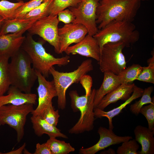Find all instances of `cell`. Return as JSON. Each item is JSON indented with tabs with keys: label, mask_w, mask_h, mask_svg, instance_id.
Instances as JSON below:
<instances>
[{
	"label": "cell",
	"mask_w": 154,
	"mask_h": 154,
	"mask_svg": "<svg viewBox=\"0 0 154 154\" xmlns=\"http://www.w3.org/2000/svg\"><path fill=\"white\" fill-rule=\"evenodd\" d=\"M141 5L138 0H100L96 10L99 30L114 20L132 22Z\"/></svg>",
	"instance_id": "6da1fadb"
},
{
	"label": "cell",
	"mask_w": 154,
	"mask_h": 154,
	"mask_svg": "<svg viewBox=\"0 0 154 154\" xmlns=\"http://www.w3.org/2000/svg\"><path fill=\"white\" fill-rule=\"evenodd\" d=\"M8 69L11 85L25 93H31L37 79L29 56L21 47L11 57Z\"/></svg>",
	"instance_id": "7a4b0ae2"
},
{
	"label": "cell",
	"mask_w": 154,
	"mask_h": 154,
	"mask_svg": "<svg viewBox=\"0 0 154 154\" xmlns=\"http://www.w3.org/2000/svg\"><path fill=\"white\" fill-rule=\"evenodd\" d=\"M43 43L42 40H35L32 35L29 33L25 37L21 47L29 56L33 68L46 78L49 76L50 68L55 65L68 64L70 62V57L68 55L61 58L54 57L46 51Z\"/></svg>",
	"instance_id": "3957f363"
},
{
	"label": "cell",
	"mask_w": 154,
	"mask_h": 154,
	"mask_svg": "<svg viewBox=\"0 0 154 154\" xmlns=\"http://www.w3.org/2000/svg\"><path fill=\"white\" fill-rule=\"evenodd\" d=\"M93 36L98 41L101 52L103 46L108 42H122L125 47H129L138 41L140 34L132 22L114 20L98 30Z\"/></svg>",
	"instance_id": "277c9868"
},
{
	"label": "cell",
	"mask_w": 154,
	"mask_h": 154,
	"mask_svg": "<svg viewBox=\"0 0 154 154\" xmlns=\"http://www.w3.org/2000/svg\"><path fill=\"white\" fill-rule=\"evenodd\" d=\"M96 90L94 88L92 90L88 96L85 94L80 96L76 90L69 92L71 106L73 111L80 113L78 122L69 130L70 133L78 134L93 129L95 119L94 101Z\"/></svg>",
	"instance_id": "5b68a950"
},
{
	"label": "cell",
	"mask_w": 154,
	"mask_h": 154,
	"mask_svg": "<svg viewBox=\"0 0 154 154\" xmlns=\"http://www.w3.org/2000/svg\"><path fill=\"white\" fill-rule=\"evenodd\" d=\"M91 59L83 61L77 69L70 72H60L53 66L50 69L49 72L52 76L58 97V108L64 110L66 106V92L68 88L74 83H78L84 75L93 70Z\"/></svg>",
	"instance_id": "8992f818"
},
{
	"label": "cell",
	"mask_w": 154,
	"mask_h": 154,
	"mask_svg": "<svg viewBox=\"0 0 154 154\" xmlns=\"http://www.w3.org/2000/svg\"><path fill=\"white\" fill-rule=\"evenodd\" d=\"M33 105L31 104L18 106L7 104L0 107V125H8L13 129L16 131L18 143L23 137L27 116L34 110Z\"/></svg>",
	"instance_id": "52a82bcc"
},
{
	"label": "cell",
	"mask_w": 154,
	"mask_h": 154,
	"mask_svg": "<svg viewBox=\"0 0 154 154\" xmlns=\"http://www.w3.org/2000/svg\"><path fill=\"white\" fill-rule=\"evenodd\" d=\"M125 47L122 42H108L103 46L98 62L102 72L109 71L118 75L126 68V62L122 50Z\"/></svg>",
	"instance_id": "ba28073f"
},
{
	"label": "cell",
	"mask_w": 154,
	"mask_h": 154,
	"mask_svg": "<svg viewBox=\"0 0 154 154\" xmlns=\"http://www.w3.org/2000/svg\"><path fill=\"white\" fill-rule=\"evenodd\" d=\"M59 22L57 15H49L36 21L27 31L32 35H37L47 42L54 47L55 52L59 54L60 44L58 27Z\"/></svg>",
	"instance_id": "9c48e42d"
},
{
	"label": "cell",
	"mask_w": 154,
	"mask_h": 154,
	"mask_svg": "<svg viewBox=\"0 0 154 154\" xmlns=\"http://www.w3.org/2000/svg\"><path fill=\"white\" fill-rule=\"evenodd\" d=\"M100 0H82L77 6L68 7L75 18L73 23L84 26L88 34L93 36L98 30L96 23V10Z\"/></svg>",
	"instance_id": "30bf717a"
},
{
	"label": "cell",
	"mask_w": 154,
	"mask_h": 154,
	"mask_svg": "<svg viewBox=\"0 0 154 154\" xmlns=\"http://www.w3.org/2000/svg\"><path fill=\"white\" fill-rule=\"evenodd\" d=\"M36 71L38 84L37 88L38 104L31 114L37 116L40 115L45 109L52 106V99L57 96V94L53 80L48 81L40 72Z\"/></svg>",
	"instance_id": "8fae6325"
},
{
	"label": "cell",
	"mask_w": 154,
	"mask_h": 154,
	"mask_svg": "<svg viewBox=\"0 0 154 154\" xmlns=\"http://www.w3.org/2000/svg\"><path fill=\"white\" fill-rule=\"evenodd\" d=\"M87 34V29L80 24L72 23L65 24L62 27L58 28L60 44L59 54L64 52L71 44L79 42Z\"/></svg>",
	"instance_id": "7c38bea8"
},
{
	"label": "cell",
	"mask_w": 154,
	"mask_h": 154,
	"mask_svg": "<svg viewBox=\"0 0 154 154\" xmlns=\"http://www.w3.org/2000/svg\"><path fill=\"white\" fill-rule=\"evenodd\" d=\"M100 135L98 142L88 148L82 147L79 153L82 154H95L113 145L118 144L133 139L131 136H119L116 135L113 130L105 127H100L98 130Z\"/></svg>",
	"instance_id": "4fadbf2b"
},
{
	"label": "cell",
	"mask_w": 154,
	"mask_h": 154,
	"mask_svg": "<svg viewBox=\"0 0 154 154\" xmlns=\"http://www.w3.org/2000/svg\"><path fill=\"white\" fill-rule=\"evenodd\" d=\"M64 52L67 55L78 54L90 57L98 62L100 59L101 51L99 44L93 36L88 34L79 42L69 46Z\"/></svg>",
	"instance_id": "5bb4252c"
},
{
	"label": "cell",
	"mask_w": 154,
	"mask_h": 154,
	"mask_svg": "<svg viewBox=\"0 0 154 154\" xmlns=\"http://www.w3.org/2000/svg\"><path fill=\"white\" fill-rule=\"evenodd\" d=\"M30 27L15 33L0 36V54L7 55L9 58L14 55L21 48L25 38L23 34Z\"/></svg>",
	"instance_id": "9a60e30c"
},
{
	"label": "cell",
	"mask_w": 154,
	"mask_h": 154,
	"mask_svg": "<svg viewBox=\"0 0 154 154\" xmlns=\"http://www.w3.org/2000/svg\"><path fill=\"white\" fill-rule=\"evenodd\" d=\"M7 92V95L0 96V107L7 104L18 106L37 103V96L35 94L24 93L13 85L10 86Z\"/></svg>",
	"instance_id": "2e32d148"
},
{
	"label": "cell",
	"mask_w": 154,
	"mask_h": 154,
	"mask_svg": "<svg viewBox=\"0 0 154 154\" xmlns=\"http://www.w3.org/2000/svg\"><path fill=\"white\" fill-rule=\"evenodd\" d=\"M135 85L134 83L121 84L114 90L106 95L96 108L102 110L110 104L119 100L125 101L132 93Z\"/></svg>",
	"instance_id": "e0dca14e"
},
{
	"label": "cell",
	"mask_w": 154,
	"mask_h": 154,
	"mask_svg": "<svg viewBox=\"0 0 154 154\" xmlns=\"http://www.w3.org/2000/svg\"><path fill=\"white\" fill-rule=\"evenodd\" d=\"M144 89L135 85L133 91L131 96L119 106L108 111L106 112L98 108H94V116L97 118H102L105 117L108 120L109 128L113 130L114 127L112 123V118L118 115L128 104L142 96Z\"/></svg>",
	"instance_id": "ac0fdd59"
},
{
	"label": "cell",
	"mask_w": 154,
	"mask_h": 154,
	"mask_svg": "<svg viewBox=\"0 0 154 154\" xmlns=\"http://www.w3.org/2000/svg\"><path fill=\"white\" fill-rule=\"evenodd\" d=\"M135 139L141 148L138 154H154V131L141 125H137L134 130Z\"/></svg>",
	"instance_id": "d6986e66"
},
{
	"label": "cell",
	"mask_w": 154,
	"mask_h": 154,
	"mask_svg": "<svg viewBox=\"0 0 154 154\" xmlns=\"http://www.w3.org/2000/svg\"><path fill=\"white\" fill-rule=\"evenodd\" d=\"M30 119L34 133L37 136L41 137L45 134L48 135L49 137L68 138L56 126L50 125L40 116L32 115Z\"/></svg>",
	"instance_id": "ffe728a7"
},
{
	"label": "cell",
	"mask_w": 154,
	"mask_h": 154,
	"mask_svg": "<svg viewBox=\"0 0 154 154\" xmlns=\"http://www.w3.org/2000/svg\"><path fill=\"white\" fill-rule=\"evenodd\" d=\"M104 73L102 83L99 88L96 90L94 101V108L106 95L121 84L119 81L117 75L109 71L105 72Z\"/></svg>",
	"instance_id": "44dd1931"
},
{
	"label": "cell",
	"mask_w": 154,
	"mask_h": 154,
	"mask_svg": "<svg viewBox=\"0 0 154 154\" xmlns=\"http://www.w3.org/2000/svg\"><path fill=\"white\" fill-rule=\"evenodd\" d=\"M37 20L15 18L5 20L0 30V36L13 33L30 27Z\"/></svg>",
	"instance_id": "7402d4cb"
},
{
	"label": "cell",
	"mask_w": 154,
	"mask_h": 154,
	"mask_svg": "<svg viewBox=\"0 0 154 154\" xmlns=\"http://www.w3.org/2000/svg\"><path fill=\"white\" fill-rule=\"evenodd\" d=\"M9 58L0 54V96L4 95L11 85L8 69Z\"/></svg>",
	"instance_id": "603a6c76"
},
{
	"label": "cell",
	"mask_w": 154,
	"mask_h": 154,
	"mask_svg": "<svg viewBox=\"0 0 154 154\" xmlns=\"http://www.w3.org/2000/svg\"><path fill=\"white\" fill-rule=\"evenodd\" d=\"M143 67L138 64H133L121 71L117 75L121 84L130 83L137 78L141 72Z\"/></svg>",
	"instance_id": "cb8c5ba5"
},
{
	"label": "cell",
	"mask_w": 154,
	"mask_h": 154,
	"mask_svg": "<svg viewBox=\"0 0 154 154\" xmlns=\"http://www.w3.org/2000/svg\"><path fill=\"white\" fill-rule=\"evenodd\" d=\"M46 142L52 154H68L75 151L70 143L58 140L56 137H49Z\"/></svg>",
	"instance_id": "d4e9b609"
},
{
	"label": "cell",
	"mask_w": 154,
	"mask_h": 154,
	"mask_svg": "<svg viewBox=\"0 0 154 154\" xmlns=\"http://www.w3.org/2000/svg\"><path fill=\"white\" fill-rule=\"evenodd\" d=\"M53 0H45L39 6L20 18L37 21L49 15V8Z\"/></svg>",
	"instance_id": "484cf974"
},
{
	"label": "cell",
	"mask_w": 154,
	"mask_h": 154,
	"mask_svg": "<svg viewBox=\"0 0 154 154\" xmlns=\"http://www.w3.org/2000/svg\"><path fill=\"white\" fill-rule=\"evenodd\" d=\"M24 3L22 0L17 3H13L6 0L0 1V16L5 20L14 19L16 10Z\"/></svg>",
	"instance_id": "4316f807"
},
{
	"label": "cell",
	"mask_w": 154,
	"mask_h": 154,
	"mask_svg": "<svg viewBox=\"0 0 154 154\" xmlns=\"http://www.w3.org/2000/svg\"><path fill=\"white\" fill-rule=\"evenodd\" d=\"M153 90L154 87L152 86H149L144 89L143 93L140 99L130 105L129 110L132 113L136 116L138 115L140 113V109L143 106L152 102L154 97L151 98V95Z\"/></svg>",
	"instance_id": "83f0119b"
},
{
	"label": "cell",
	"mask_w": 154,
	"mask_h": 154,
	"mask_svg": "<svg viewBox=\"0 0 154 154\" xmlns=\"http://www.w3.org/2000/svg\"><path fill=\"white\" fill-rule=\"evenodd\" d=\"M152 56L147 61L148 66L143 67V70L136 80L154 84V53L152 51Z\"/></svg>",
	"instance_id": "f1b7e54d"
},
{
	"label": "cell",
	"mask_w": 154,
	"mask_h": 154,
	"mask_svg": "<svg viewBox=\"0 0 154 154\" xmlns=\"http://www.w3.org/2000/svg\"><path fill=\"white\" fill-rule=\"evenodd\" d=\"M82 0H54L50 7L49 15H57L60 11L67 8L74 7Z\"/></svg>",
	"instance_id": "f546056e"
},
{
	"label": "cell",
	"mask_w": 154,
	"mask_h": 154,
	"mask_svg": "<svg viewBox=\"0 0 154 154\" xmlns=\"http://www.w3.org/2000/svg\"><path fill=\"white\" fill-rule=\"evenodd\" d=\"M45 0H30L24 3L15 11V18H20L40 5Z\"/></svg>",
	"instance_id": "4dcf8cb0"
},
{
	"label": "cell",
	"mask_w": 154,
	"mask_h": 154,
	"mask_svg": "<svg viewBox=\"0 0 154 154\" xmlns=\"http://www.w3.org/2000/svg\"><path fill=\"white\" fill-rule=\"evenodd\" d=\"M139 145L135 139H132L122 143L116 150L117 154H138Z\"/></svg>",
	"instance_id": "1f68e13d"
},
{
	"label": "cell",
	"mask_w": 154,
	"mask_h": 154,
	"mask_svg": "<svg viewBox=\"0 0 154 154\" xmlns=\"http://www.w3.org/2000/svg\"><path fill=\"white\" fill-rule=\"evenodd\" d=\"M38 116L50 125L56 127L60 116L58 110H55L53 106L44 109Z\"/></svg>",
	"instance_id": "d6a6232c"
},
{
	"label": "cell",
	"mask_w": 154,
	"mask_h": 154,
	"mask_svg": "<svg viewBox=\"0 0 154 154\" xmlns=\"http://www.w3.org/2000/svg\"><path fill=\"white\" fill-rule=\"evenodd\" d=\"M139 113L145 117L147 121L148 128L154 131V98L152 102L148 105L143 106L140 109Z\"/></svg>",
	"instance_id": "836d02e7"
},
{
	"label": "cell",
	"mask_w": 154,
	"mask_h": 154,
	"mask_svg": "<svg viewBox=\"0 0 154 154\" xmlns=\"http://www.w3.org/2000/svg\"><path fill=\"white\" fill-rule=\"evenodd\" d=\"M57 15L58 21L65 24L73 23L75 18L73 13L69 9H65L60 11Z\"/></svg>",
	"instance_id": "e575fe53"
},
{
	"label": "cell",
	"mask_w": 154,
	"mask_h": 154,
	"mask_svg": "<svg viewBox=\"0 0 154 154\" xmlns=\"http://www.w3.org/2000/svg\"><path fill=\"white\" fill-rule=\"evenodd\" d=\"M79 81L85 90V95H89L92 90L93 82L91 76L86 74L82 77Z\"/></svg>",
	"instance_id": "d590c367"
},
{
	"label": "cell",
	"mask_w": 154,
	"mask_h": 154,
	"mask_svg": "<svg viewBox=\"0 0 154 154\" xmlns=\"http://www.w3.org/2000/svg\"><path fill=\"white\" fill-rule=\"evenodd\" d=\"M33 154H52L49 147L46 142L40 144L37 143Z\"/></svg>",
	"instance_id": "8d00e7d4"
},
{
	"label": "cell",
	"mask_w": 154,
	"mask_h": 154,
	"mask_svg": "<svg viewBox=\"0 0 154 154\" xmlns=\"http://www.w3.org/2000/svg\"><path fill=\"white\" fill-rule=\"evenodd\" d=\"M26 145L25 143H24L19 148L14 150L11 151L9 152L2 153L0 152V154H22Z\"/></svg>",
	"instance_id": "74e56055"
},
{
	"label": "cell",
	"mask_w": 154,
	"mask_h": 154,
	"mask_svg": "<svg viewBox=\"0 0 154 154\" xmlns=\"http://www.w3.org/2000/svg\"><path fill=\"white\" fill-rule=\"evenodd\" d=\"M102 154H115L116 152L113 149L110 148L108 150L104 151L101 152Z\"/></svg>",
	"instance_id": "f35d334b"
},
{
	"label": "cell",
	"mask_w": 154,
	"mask_h": 154,
	"mask_svg": "<svg viewBox=\"0 0 154 154\" xmlns=\"http://www.w3.org/2000/svg\"><path fill=\"white\" fill-rule=\"evenodd\" d=\"M5 20L0 16V30L4 23Z\"/></svg>",
	"instance_id": "ab89813d"
},
{
	"label": "cell",
	"mask_w": 154,
	"mask_h": 154,
	"mask_svg": "<svg viewBox=\"0 0 154 154\" xmlns=\"http://www.w3.org/2000/svg\"><path fill=\"white\" fill-rule=\"evenodd\" d=\"M138 0L141 1H148L149 0Z\"/></svg>",
	"instance_id": "60d3db41"
},
{
	"label": "cell",
	"mask_w": 154,
	"mask_h": 154,
	"mask_svg": "<svg viewBox=\"0 0 154 154\" xmlns=\"http://www.w3.org/2000/svg\"><path fill=\"white\" fill-rule=\"evenodd\" d=\"M17 1H20L21 0H16Z\"/></svg>",
	"instance_id": "b9f144b4"
}]
</instances>
